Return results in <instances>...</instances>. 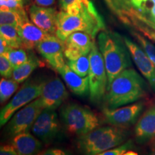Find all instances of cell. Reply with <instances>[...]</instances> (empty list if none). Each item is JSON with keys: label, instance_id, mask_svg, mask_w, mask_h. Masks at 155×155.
<instances>
[{"label": "cell", "instance_id": "cell-1", "mask_svg": "<svg viewBox=\"0 0 155 155\" xmlns=\"http://www.w3.org/2000/svg\"><path fill=\"white\" fill-rule=\"evenodd\" d=\"M105 29V24L91 0H86L78 11L68 13L62 10L57 14L55 35L64 40L74 32H85L94 38Z\"/></svg>", "mask_w": 155, "mask_h": 155}, {"label": "cell", "instance_id": "cell-2", "mask_svg": "<svg viewBox=\"0 0 155 155\" xmlns=\"http://www.w3.org/2000/svg\"><path fill=\"white\" fill-rule=\"evenodd\" d=\"M146 94L144 81L134 69L127 68L120 73L107 87L106 102L109 108L131 104Z\"/></svg>", "mask_w": 155, "mask_h": 155}, {"label": "cell", "instance_id": "cell-3", "mask_svg": "<svg viewBox=\"0 0 155 155\" xmlns=\"http://www.w3.org/2000/svg\"><path fill=\"white\" fill-rule=\"evenodd\" d=\"M98 45L105 63L108 86L120 73L131 66L130 55L124 41L117 34L101 31Z\"/></svg>", "mask_w": 155, "mask_h": 155}, {"label": "cell", "instance_id": "cell-4", "mask_svg": "<svg viewBox=\"0 0 155 155\" xmlns=\"http://www.w3.org/2000/svg\"><path fill=\"white\" fill-rule=\"evenodd\" d=\"M124 128L113 127H97L90 132L81 136L79 148L87 154H100L105 151L119 146L127 137Z\"/></svg>", "mask_w": 155, "mask_h": 155}, {"label": "cell", "instance_id": "cell-5", "mask_svg": "<svg viewBox=\"0 0 155 155\" xmlns=\"http://www.w3.org/2000/svg\"><path fill=\"white\" fill-rule=\"evenodd\" d=\"M119 15L141 32L145 29L155 31V0H126L120 3Z\"/></svg>", "mask_w": 155, "mask_h": 155}, {"label": "cell", "instance_id": "cell-6", "mask_svg": "<svg viewBox=\"0 0 155 155\" xmlns=\"http://www.w3.org/2000/svg\"><path fill=\"white\" fill-rule=\"evenodd\" d=\"M65 128L72 134L82 136L99 127L96 114L88 108L76 104H70L61 110Z\"/></svg>", "mask_w": 155, "mask_h": 155}, {"label": "cell", "instance_id": "cell-7", "mask_svg": "<svg viewBox=\"0 0 155 155\" xmlns=\"http://www.w3.org/2000/svg\"><path fill=\"white\" fill-rule=\"evenodd\" d=\"M90 69L88 72L89 94L92 101L98 102L102 99L107 91L108 76L104 58L96 44L88 54Z\"/></svg>", "mask_w": 155, "mask_h": 155}, {"label": "cell", "instance_id": "cell-8", "mask_svg": "<svg viewBox=\"0 0 155 155\" xmlns=\"http://www.w3.org/2000/svg\"><path fill=\"white\" fill-rule=\"evenodd\" d=\"M45 109L40 98H36L17 111L7 123V135L13 137L21 133L30 132L35 121Z\"/></svg>", "mask_w": 155, "mask_h": 155}, {"label": "cell", "instance_id": "cell-9", "mask_svg": "<svg viewBox=\"0 0 155 155\" xmlns=\"http://www.w3.org/2000/svg\"><path fill=\"white\" fill-rule=\"evenodd\" d=\"M44 84L45 83H30L22 87L8 104L0 110V129L7 124L17 111L40 96Z\"/></svg>", "mask_w": 155, "mask_h": 155}, {"label": "cell", "instance_id": "cell-10", "mask_svg": "<svg viewBox=\"0 0 155 155\" xmlns=\"http://www.w3.org/2000/svg\"><path fill=\"white\" fill-rule=\"evenodd\" d=\"M38 52L54 70L58 72L65 65L63 41L55 35H50L36 46Z\"/></svg>", "mask_w": 155, "mask_h": 155}, {"label": "cell", "instance_id": "cell-11", "mask_svg": "<svg viewBox=\"0 0 155 155\" xmlns=\"http://www.w3.org/2000/svg\"><path fill=\"white\" fill-rule=\"evenodd\" d=\"M144 108V103L139 101L121 108H104L103 111L106 122L112 126L125 128L134 124Z\"/></svg>", "mask_w": 155, "mask_h": 155}, {"label": "cell", "instance_id": "cell-12", "mask_svg": "<svg viewBox=\"0 0 155 155\" xmlns=\"http://www.w3.org/2000/svg\"><path fill=\"white\" fill-rule=\"evenodd\" d=\"M59 119L55 110L44 109L35 121L31 131L33 134L45 143H49L59 133Z\"/></svg>", "mask_w": 155, "mask_h": 155}, {"label": "cell", "instance_id": "cell-13", "mask_svg": "<svg viewBox=\"0 0 155 155\" xmlns=\"http://www.w3.org/2000/svg\"><path fill=\"white\" fill-rule=\"evenodd\" d=\"M95 38L85 32H74L63 41L64 55L68 61L88 55L95 44Z\"/></svg>", "mask_w": 155, "mask_h": 155}, {"label": "cell", "instance_id": "cell-14", "mask_svg": "<svg viewBox=\"0 0 155 155\" xmlns=\"http://www.w3.org/2000/svg\"><path fill=\"white\" fill-rule=\"evenodd\" d=\"M68 96L66 88L57 77L45 83L40 98L45 109L55 110Z\"/></svg>", "mask_w": 155, "mask_h": 155}, {"label": "cell", "instance_id": "cell-15", "mask_svg": "<svg viewBox=\"0 0 155 155\" xmlns=\"http://www.w3.org/2000/svg\"><path fill=\"white\" fill-rule=\"evenodd\" d=\"M126 45L134 62L141 74L148 81L150 86L155 92V65L141 48L131 41L130 39L124 38Z\"/></svg>", "mask_w": 155, "mask_h": 155}, {"label": "cell", "instance_id": "cell-16", "mask_svg": "<svg viewBox=\"0 0 155 155\" xmlns=\"http://www.w3.org/2000/svg\"><path fill=\"white\" fill-rule=\"evenodd\" d=\"M57 14L55 9L38 5H32L29 9L31 22L51 35H55Z\"/></svg>", "mask_w": 155, "mask_h": 155}, {"label": "cell", "instance_id": "cell-17", "mask_svg": "<svg viewBox=\"0 0 155 155\" xmlns=\"http://www.w3.org/2000/svg\"><path fill=\"white\" fill-rule=\"evenodd\" d=\"M17 29L22 41V48L27 50L34 49L39 42L51 35L38 28L29 19L19 25Z\"/></svg>", "mask_w": 155, "mask_h": 155}, {"label": "cell", "instance_id": "cell-18", "mask_svg": "<svg viewBox=\"0 0 155 155\" xmlns=\"http://www.w3.org/2000/svg\"><path fill=\"white\" fill-rule=\"evenodd\" d=\"M135 137L140 144L155 139V105L147 109L137 122Z\"/></svg>", "mask_w": 155, "mask_h": 155}, {"label": "cell", "instance_id": "cell-19", "mask_svg": "<svg viewBox=\"0 0 155 155\" xmlns=\"http://www.w3.org/2000/svg\"><path fill=\"white\" fill-rule=\"evenodd\" d=\"M67 86L73 94L83 96L89 91L88 76L82 77L70 68L68 64L58 71Z\"/></svg>", "mask_w": 155, "mask_h": 155}, {"label": "cell", "instance_id": "cell-20", "mask_svg": "<svg viewBox=\"0 0 155 155\" xmlns=\"http://www.w3.org/2000/svg\"><path fill=\"white\" fill-rule=\"evenodd\" d=\"M12 144L19 155L35 154L41 150L42 143L30 132L21 133L12 137Z\"/></svg>", "mask_w": 155, "mask_h": 155}, {"label": "cell", "instance_id": "cell-21", "mask_svg": "<svg viewBox=\"0 0 155 155\" xmlns=\"http://www.w3.org/2000/svg\"><path fill=\"white\" fill-rule=\"evenodd\" d=\"M40 65V62L38 60V58L33 54H31L29 56L28 61L19 66L14 68L12 78L13 80L17 81L19 83L24 82L32 74V73Z\"/></svg>", "mask_w": 155, "mask_h": 155}, {"label": "cell", "instance_id": "cell-22", "mask_svg": "<svg viewBox=\"0 0 155 155\" xmlns=\"http://www.w3.org/2000/svg\"><path fill=\"white\" fill-rule=\"evenodd\" d=\"M28 19V15L24 8L0 9V26L12 25L18 27Z\"/></svg>", "mask_w": 155, "mask_h": 155}, {"label": "cell", "instance_id": "cell-23", "mask_svg": "<svg viewBox=\"0 0 155 155\" xmlns=\"http://www.w3.org/2000/svg\"><path fill=\"white\" fill-rule=\"evenodd\" d=\"M0 36L12 48H22V41L19 37L17 27L12 25L0 26Z\"/></svg>", "mask_w": 155, "mask_h": 155}, {"label": "cell", "instance_id": "cell-24", "mask_svg": "<svg viewBox=\"0 0 155 155\" xmlns=\"http://www.w3.org/2000/svg\"><path fill=\"white\" fill-rule=\"evenodd\" d=\"M19 88V83L13 79L3 78L0 80V104H4L14 95Z\"/></svg>", "mask_w": 155, "mask_h": 155}, {"label": "cell", "instance_id": "cell-25", "mask_svg": "<svg viewBox=\"0 0 155 155\" xmlns=\"http://www.w3.org/2000/svg\"><path fill=\"white\" fill-rule=\"evenodd\" d=\"M68 65L70 68L73 70L78 75L82 77L87 76L90 69V60L88 54L81 55L73 61H68Z\"/></svg>", "mask_w": 155, "mask_h": 155}, {"label": "cell", "instance_id": "cell-26", "mask_svg": "<svg viewBox=\"0 0 155 155\" xmlns=\"http://www.w3.org/2000/svg\"><path fill=\"white\" fill-rule=\"evenodd\" d=\"M5 55L8 58L14 68L26 62L29 58L25 49L22 48H12Z\"/></svg>", "mask_w": 155, "mask_h": 155}, {"label": "cell", "instance_id": "cell-27", "mask_svg": "<svg viewBox=\"0 0 155 155\" xmlns=\"http://www.w3.org/2000/svg\"><path fill=\"white\" fill-rule=\"evenodd\" d=\"M133 35L137 39V40H138L139 44L142 47L143 50L147 54V55L148 56L149 58L151 60V61L155 65V46L152 42H150L149 40H147L146 38L141 36L139 33L133 32Z\"/></svg>", "mask_w": 155, "mask_h": 155}, {"label": "cell", "instance_id": "cell-28", "mask_svg": "<svg viewBox=\"0 0 155 155\" xmlns=\"http://www.w3.org/2000/svg\"><path fill=\"white\" fill-rule=\"evenodd\" d=\"M86 0H59L62 10L68 13L78 11Z\"/></svg>", "mask_w": 155, "mask_h": 155}, {"label": "cell", "instance_id": "cell-29", "mask_svg": "<svg viewBox=\"0 0 155 155\" xmlns=\"http://www.w3.org/2000/svg\"><path fill=\"white\" fill-rule=\"evenodd\" d=\"M14 68L5 55H0V75L3 78H9L12 76Z\"/></svg>", "mask_w": 155, "mask_h": 155}, {"label": "cell", "instance_id": "cell-30", "mask_svg": "<svg viewBox=\"0 0 155 155\" xmlns=\"http://www.w3.org/2000/svg\"><path fill=\"white\" fill-rule=\"evenodd\" d=\"M133 147V142L131 140H129L127 142L119 145V147H114L102 152L100 155H121L125 154L126 152L129 151V149Z\"/></svg>", "mask_w": 155, "mask_h": 155}, {"label": "cell", "instance_id": "cell-31", "mask_svg": "<svg viewBox=\"0 0 155 155\" xmlns=\"http://www.w3.org/2000/svg\"><path fill=\"white\" fill-rule=\"evenodd\" d=\"M27 0H0V9H22Z\"/></svg>", "mask_w": 155, "mask_h": 155}, {"label": "cell", "instance_id": "cell-32", "mask_svg": "<svg viewBox=\"0 0 155 155\" xmlns=\"http://www.w3.org/2000/svg\"><path fill=\"white\" fill-rule=\"evenodd\" d=\"M17 150L12 144H0V155H17Z\"/></svg>", "mask_w": 155, "mask_h": 155}, {"label": "cell", "instance_id": "cell-33", "mask_svg": "<svg viewBox=\"0 0 155 155\" xmlns=\"http://www.w3.org/2000/svg\"><path fill=\"white\" fill-rule=\"evenodd\" d=\"M12 48L6 40L0 36V55H6Z\"/></svg>", "mask_w": 155, "mask_h": 155}, {"label": "cell", "instance_id": "cell-34", "mask_svg": "<svg viewBox=\"0 0 155 155\" xmlns=\"http://www.w3.org/2000/svg\"><path fill=\"white\" fill-rule=\"evenodd\" d=\"M42 154H50V155H64L65 152L61 150H58V149H50L45 151Z\"/></svg>", "mask_w": 155, "mask_h": 155}, {"label": "cell", "instance_id": "cell-35", "mask_svg": "<svg viewBox=\"0 0 155 155\" xmlns=\"http://www.w3.org/2000/svg\"><path fill=\"white\" fill-rule=\"evenodd\" d=\"M141 32L149 39H150L151 40L155 42V31L149 30V29H146V30L141 31Z\"/></svg>", "mask_w": 155, "mask_h": 155}, {"label": "cell", "instance_id": "cell-36", "mask_svg": "<svg viewBox=\"0 0 155 155\" xmlns=\"http://www.w3.org/2000/svg\"><path fill=\"white\" fill-rule=\"evenodd\" d=\"M55 2V0H35L36 5L43 7H50Z\"/></svg>", "mask_w": 155, "mask_h": 155}, {"label": "cell", "instance_id": "cell-37", "mask_svg": "<svg viewBox=\"0 0 155 155\" xmlns=\"http://www.w3.org/2000/svg\"><path fill=\"white\" fill-rule=\"evenodd\" d=\"M129 154H137V153L134 152H131V151H128L127 152L125 153V155H129Z\"/></svg>", "mask_w": 155, "mask_h": 155}, {"label": "cell", "instance_id": "cell-38", "mask_svg": "<svg viewBox=\"0 0 155 155\" xmlns=\"http://www.w3.org/2000/svg\"><path fill=\"white\" fill-rule=\"evenodd\" d=\"M152 154H154V155H155V148L154 149V150H152Z\"/></svg>", "mask_w": 155, "mask_h": 155}]
</instances>
